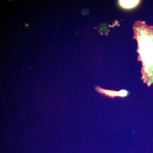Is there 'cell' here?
I'll return each instance as SVG.
<instances>
[{"instance_id": "obj_1", "label": "cell", "mask_w": 153, "mask_h": 153, "mask_svg": "<svg viewBox=\"0 0 153 153\" xmlns=\"http://www.w3.org/2000/svg\"><path fill=\"white\" fill-rule=\"evenodd\" d=\"M138 43L139 60L142 63V79L149 86L153 84V27L138 21L133 26Z\"/></svg>"}, {"instance_id": "obj_2", "label": "cell", "mask_w": 153, "mask_h": 153, "mask_svg": "<svg viewBox=\"0 0 153 153\" xmlns=\"http://www.w3.org/2000/svg\"><path fill=\"white\" fill-rule=\"evenodd\" d=\"M95 89L101 94H104L108 97L114 98L116 97H126L128 95L129 92L125 90H120V91H116L106 90L103 89L99 86H96Z\"/></svg>"}, {"instance_id": "obj_3", "label": "cell", "mask_w": 153, "mask_h": 153, "mask_svg": "<svg viewBox=\"0 0 153 153\" xmlns=\"http://www.w3.org/2000/svg\"><path fill=\"white\" fill-rule=\"evenodd\" d=\"M138 1H120L121 6L126 8H131L136 6L138 4Z\"/></svg>"}]
</instances>
